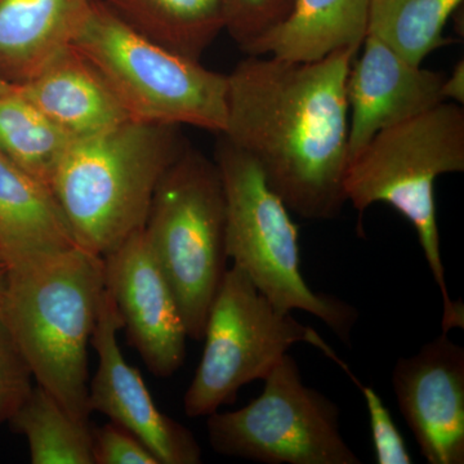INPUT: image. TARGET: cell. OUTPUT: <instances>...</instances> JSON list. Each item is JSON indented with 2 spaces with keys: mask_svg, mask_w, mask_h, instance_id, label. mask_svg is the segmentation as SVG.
I'll use <instances>...</instances> for the list:
<instances>
[{
  "mask_svg": "<svg viewBox=\"0 0 464 464\" xmlns=\"http://www.w3.org/2000/svg\"><path fill=\"white\" fill-rule=\"evenodd\" d=\"M150 41L200 61L226 27L225 0H101Z\"/></svg>",
  "mask_w": 464,
  "mask_h": 464,
  "instance_id": "ac0fdd59",
  "label": "cell"
},
{
  "mask_svg": "<svg viewBox=\"0 0 464 464\" xmlns=\"http://www.w3.org/2000/svg\"><path fill=\"white\" fill-rule=\"evenodd\" d=\"M215 161L224 183L227 257L275 307L284 313L304 311L350 343L359 313L347 302L308 286L299 268L297 225L256 161L222 136Z\"/></svg>",
  "mask_w": 464,
  "mask_h": 464,
  "instance_id": "52a82bcc",
  "label": "cell"
},
{
  "mask_svg": "<svg viewBox=\"0 0 464 464\" xmlns=\"http://www.w3.org/2000/svg\"><path fill=\"white\" fill-rule=\"evenodd\" d=\"M463 0H371L368 35L414 65L450 44L444 35L449 18Z\"/></svg>",
  "mask_w": 464,
  "mask_h": 464,
  "instance_id": "44dd1931",
  "label": "cell"
},
{
  "mask_svg": "<svg viewBox=\"0 0 464 464\" xmlns=\"http://www.w3.org/2000/svg\"><path fill=\"white\" fill-rule=\"evenodd\" d=\"M34 378L7 324L0 316V426L8 423L34 387Z\"/></svg>",
  "mask_w": 464,
  "mask_h": 464,
  "instance_id": "603a6c76",
  "label": "cell"
},
{
  "mask_svg": "<svg viewBox=\"0 0 464 464\" xmlns=\"http://www.w3.org/2000/svg\"><path fill=\"white\" fill-rule=\"evenodd\" d=\"M93 464H159L157 457L132 432L109 422L92 430Z\"/></svg>",
  "mask_w": 464,
  "mask_h": 464,
  "instance_id": "d4e9b609",
  "label": "cell"
},
{
  "mask_svg": "<svg viewBox=\"0 0 464 464\" xmlns=\"http://www.w3.org/2000/svg\"><path fill=\"white\" fill-rule=\"evenodd\" d=\"M179 128L130 119L72 140L51 191L76 246L103 257L145 227L158 183L188 146Z\"/></svg>",
  "mask_w": 464,
  "mask_h": 464,
  "instance_id": "3957f363",
  "label": "cell"
},
{
  "mask_svg": "<svg viewBox=\"0 0 464 464\" xmlns=\"http://www.w3.org/2000/svg\"><path fill=\"white\" fill-rule=\"evenodd\" d=\"M364 396L371 422L372 441H373L375 460L378 464H411L413 458L393 422L392 415L382 401L377 391L364 384L357 383Z\"/></svg>",
  "mask_w": 464,
  "mask_h": 464,
  "instance_id": "cb8c5ba5",
  "label": "cell"
},
{
  "mask_svg": "<svg viewBox=\"0 0 464 464\" xmlns=\"http://www.w3.org/2000/svg\"><path fill=\"white\" fill-rule=\"evenodd\" d=\"M11 88L12 85L5 83V82H3L2 79H0V93H5V92L11 90Z\"/></svg>",
  "mask_w": 464,
  "mask_h": 464,
  "instance_id": "83f0119b",
  "label": "cell"
},
{
  "mask_svg": "<svg viewBox=\"0 0 464 464\" xmlns=\"http://www.w3.org/2000/svg\"><path fill=\"white\" fill-rule=\"evenodd\" d=\"M72 140L14 85L0 93V154L36 181L51 188Z\"/></svg>",
  "mask_w": 464,
  "mask_h": 464,
  "instance_id": "d6986e66",
  "label": "cell"
},
{
  "mask_svg": "<svg viewBox=\"0 0 464 464\" xmlns=\"http://www.w3.org/2000/svg\"><path fill=\"white\" fill-rule=\"evenodd\" d=\"M463 170V106L445 101L375 134L351 159L344 177L346 201L360 215L375 203L390 204L413 225L441 293L444 333L464 328V307L449 293L433 191L440 176Z\"/></svg>",
  "mask_w": 464,
  "mask_h": 464,
  "instance_id": "277c9868",
  "label": "cell"
},
{
  "mask_svg": "<svg viewBox=\"0 0 464 464\" xmlns=\"http://www.w3.org/2000/svg\"><path fill=\"white\" fill-rule=\"evenodd\" d=\"M121 319L111 295L103 290L91 343L99 356L96 374L88 390L92 411L137 436L159 464H199V442L190 430L161 413L139 369L128 364L118 343Z\"/></svg>",
  "mask_w": 464,
  "mask_h": 464,
  "instance_id": "8fae6325",
  "label": "cell"
},
{
  "mask_svg": "<svg viewBox=\"0 0 464 464\" xmlns=\"http://www.w3.org/2000/svg\"><path fill=\"white\" fill-rule=\"evenodd\" d=\"M362 47L346 82L350 160L375 134L445 102L444 72L409 63L372 35H366Z\"/></svg>",
  "mask_w": 464,
  "mask_h": 464,
  "instance_id": "4fadbf2b",
  "label": "cell"
},
{
  "mask_svg": "<svg viewBox=\"0 0 464 464\" xmlns=\"http://www.w3.org/2000/svg\"><path fill=\"white\" fill-rule=\"evenodd\" d=\"M226 230L218 167L188 146L158 183L143 234L191 340H203L208 314L227 270Z\"/></svg>",
  "mask_w": 464,
  "mask_h": 464,
  "instance_id": "8992f818",
  "label": "cell"
},
{
  "mask_svg": "<svg viewBox=\"0 0 464 464\" xmlns=\"http://www.w3.org/2000/svg\"><path fill=\"white\" fill-rule=\"evenodd\" d=\"M442 97L448 102H454L457 105H464V61L454 66L450 75L445 78L444 85H442Z\"/></svg>",
  "mask_w": 464,
  "mask_h": 464,
  "instance_id": "484cf974",
  "label": "cell"
},
{
  "mask_svg": "<svg viewBox=\"0 0 464 464\" xmlns=\"http://www.w3.org/2000/svg\"><path fill=\"white\" fill-rule=\"evenodd\" d=\"M258 398L208 415L210 447L266 464H360L341 433L340 408L302 380L289 353L265 378Z\"/></svg>",
  "mask_w": 464,
  "mask_h": 464,
  "instance_id": "9c48e42d",
  "label": "cell"
},
{
  "mask_svg": "<svg viewBox=\"0 0 464 464\" xmlns=\"http://www.w3.org/2000/svg\"><path fill=\"white\" fill-rule=\"evenodd\" d=\"M357 48L314 63L246 56L227 75L226 141L256 161L271 190L308 221L346 204V82Z\"/></svg>",
  "mask_w": 464,
  "mask_h": 464,
  "instance_id": "6da1fadb",
  "label": "cell"
},
{
  "mask_svg": "<svg viewBox=\"0 0 464 464\" xmlns=\"http://www.w3.org/2000/svg\"><path fill=\"white\" fill-rule=\"evenodd\" d=\"M371 0H293L288 14L244 52L314 63L344 48H362Z\"/></svg>",
  "mask_w": 464,
  "mask_h": 464,
  "instance_id": "e0dca14e",
  "label": "cell"
},
{
  "mask_svg": "<svg viewBox=\"0 0 464 464\" xmlns=\"http://www.w3.org/2000/svg\"><path fill=\"white\" fill-rule=\"evenodd\" d=\"M75 246L51 188L0 154V253L9 270Z\"/></svg>",
  "mask_w": 464,
  "mask_h": 464,
  "instance_id": "2e32d148",
  "label": "cell"
},
{
  "mask_svg": "<svg viewBox=\"0 0 464 464\" xmlns=\"http://www.w3.org/2000/svg\"><path fill=\"white\" fill-rule=\"evenodd\" d=\"M9 276V266L5 258L0 253V306H2L3 297H5V289H7Z\"/></svg>",
  "mask_w": 464,
  "mask_h": 464,
  "instance_id": "4316f807",
  "label": "cell"
},
{
  "mask_svg": "<svg viewBox=\"0 0 464 464\" xmlns=\"http://www.w3.org/2000/svg\"><path fill=\"white\" fill-rule=\"evenodd\" d=\"M293 0H225V30L246 52L288 14Z\"/></svg>",
  "mask_w": 464,
  "mask_h": 464,
  "instance_id": "7402d4cb",
  "label": "cell"
},
{
  "mask_svg": "<svg viewBox=\"0 0 464 464\" xmlns=\"http://www.w3.org/2000/svg\"><path fill=\"white\" fill-rule=\"evenodd\" d=\"M72 45L133 121L224 133L227 75L150 41L101 0H92Z\"/></svg>",
  "mask_w": 464,
  "mask_h": 464,
  "instance_id": "5b68a950",
  "label": "cell"
},
{
  "mask_svg": "<svg viewBox=\"0 0 464 464\" xmlns=\"http://www.w3.org/2000/svg\"><path fill=\"white\" fill-rule=\"evenodd\" d=\"M14 87L74 140L105 132L130 119L96 67L72 44L25 83Z\"/></svg>",
  "mask_w": 464,
  "mask_h": 464,
  "instance_id": "5bb4252c",
  "label": "cell"
},
{
  "mask_svg": "<svg viewBox=\"0 0 464 464\" xmlns=\"http://www.w3.org/2000/svg\"><path fill=\"white\" fill-rule=\"evenodd\" d=\"M392 387L420 453L430 464L464 463V348L442 332L400 357Z\"/></svg>",
  "mask_w": 464,
  "mask_h": 464,
  "instance_id": "7c38bea8",
  "label": "cell"
},
{
  "mask_svg": "<svg viewBox=\"0 0 464 464\" xmlns=\"http://www.w3.org/2000/svg\"><path fill=\"white\" fill-rule=\"evenodd\" d=\"M8 423L25 436L33 464H93L90 424L72 417L38 384Z\"/></svg>",
  "mask_w": 464,
  "mask_h": 464,
  "instance_id": "ffe728a7",
  "label": "cell"
},
{
  "mask_svg": "<svg viewBox=\"0 0 464 464\" xmlns=\"http://www.w3.org/2000/svg\"><path fill=\"white\" fill-rule=\"evenodd\" d=\"M103 259L81 246L9 270L0 316L35 384L88 422V347L102 298Z\"/></svg>",
  "mask_w": 464,
  "mask_h": 464,
  "instance_id": "7a4b0ae2",
  "label": "cell"
},
{
  "mask_svg": "<svg viewBox=\"0 0 464 464\" xmlns=\"http://www.w3.org/2000/svg\"><path fill=\"white\" fill-rule=\"evenodd\" d=\"M92 0H0V79L20 85L74 42Z\"/></svg>",
  "mask_w": 464,
  "mask_h": 464,
  "instance_id": "9a60e30c",
  "label": "cell"
},
{
  "mask_svg": "<svg viewBox=\"0 0 464 464\" xmlns=\"http://www.w3.org/2000/svg\"><path fill=\"white\" fill-rule=\"evenodd\" d=\"M203 355L183 398L190 418L208 417L237 400L241 387L264 381L295 344L322 350L357 382L319 333L274 306L237 266L226 270L204 331Z\"/></svg>",
  "mask_w": 464,
  "mask_h": 464,
  "instance_id": "ba28073f",
  "label": "cell"
},
{
  "mask_svg": "<svg viewBox=\"0 0 464 464\" xmlns=\"http://www.w3.org/2000/svg\"><path fill=\"white\" fill-rule=\"evenodd\" d=\"M103 283L128 343L158 378H169L186 359V332L172 289L142 230L103 256Z\"/></svg>",
  "mask_w": 464,
  "mask_h": 464,
  "instance_id": "30bf717a",
  "label": "cell"
}]
</instances>
